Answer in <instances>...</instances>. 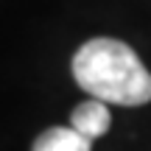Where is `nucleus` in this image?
Masks as SVG:
<instances>
[{
    "mask_svg": "<svg viewBox=\"0 0 151 151\" xmlns=\"http://www.w3.org/2000/svg\"><path fill=\"white\" fill-rule=\"evenodd\" d=\"M73 78L104 104L140 106L151 101V73L120 39L95 37L84 42L73 56Z\"/></svg>",
    "mask_w": 151,
    "mask_h": 151,
    "instance_id": "nucleus-1",
    "label": "nucleus"
},
{
    "mask_svg": "<svg viewBox=\"0 0 151 151\" xmlns=\"http://www.w3.org/2000/svg\"><path fill=\"white\" fill-rule=\"evenodd\" d=\"M109 123H112L109 106L104 101H98V98L78 104V106L73 109V115H70V129H76L81 137H87V140H98L101 134H106Z\"/></svg>",
    "mask_w": 151,
    "mask_h": 151,
    "instance_id": "nucleus-2",
    "label": "nucleus"
},
{
    "mask_svg": "<svg viewBox=\"0 0 151 151\" xmlns=\"http://www.w3.org/2000/svg\"><path fill=\"white\" fill-rule=\"evenodd\" d=\"M92 140L81 137L76 129L70 126H53V129L42 132V134L34 140L31 151H90Z\"/></svg>",
    "mask_w": 151,
    "mask_h": 151,
    "instance_id": "nucleus-3",
    "label": "nucleus"
}]
</instances>
